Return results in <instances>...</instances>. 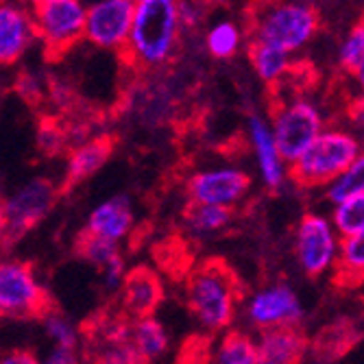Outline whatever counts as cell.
I'll return each mask as SVG.
<instances>
[{"instance_id": "30", "label": "cell", "mask_w": 364, "mask_h": 364, "mask_svg": "<svg viewBox=\"0 0 364 364\" xmlns=\"http://www.w3.org/2000/svg\"><path fill=\"white\" fill-rule=\"evenodd\" d=\"M44 334L53 343V347H61V349H79L83 341L81 329L68 316H63L57 310H53L44 318Z\"/></svg>"}, {"instance_id": "13", "label": "cell", "mask_w": 364, "mask_h": 364, "mask_svg": "<svg viewBox=\"0 0 364 364\" xmlns=\"http://www.w3.org/2000/svg\"><path fill=\"white\" fill-rule=\"evenodd\" d=\"M251 188V179L236 166H216L198 171L188 179L190 203L234 210Z\"/></svg>"}, {"instance_id": "15", "label": "cell", "mask_w": 364, "mask_h": 364, "mask_svg": "<svg viewBox=\"0 0 364 364\" xmlns=\"http://www.w3.org/2000/svg\"><path fill=\"white\" fill-rule=\"evenodd\" d=\"M122 314L131 321L153 316L164 299V282L151 267L129 269L124 284L118 292Z\"/></svg>"}, {"instance_id": "31", "label": "cell", "mask_w": 364, "mask_h": 364, "mask_svg": "<svg viewBox=\"0 0 364 364\" xmlns=\"http://www.w3.org/2000/svg\"><path fill=\"white\" fill-rule=\"evenodd\" d=\"M364 61V18H360L338 46V65L345 73H353Z\"/></svg>"}, {"instance_id": "10", "label": "cell", "mask_w": 364, "mask_h": 364, "mask_svg": "<svg viewBox=\"0 0 364 364\" xmlns=\"http://www.w3.org/2000/svg\"><path fill=\"white\" fill-rule=\"evenodd\" d=\"M245 316L259 332L279 327H299L304 321V306L299 294L288 284H269L247 296Z\"/></svg>"}, {"instance_id": "20", "label": "cell", "mask_w": 364, "mask_h": 364, "mask_svg": "<svg viewBox=\"0 0 364 364\" xmlns=\"http://www.w3.org/2000/svg\"><path fill=\"white\" fill-rule=\"evenodd\" d=\"M292 55L284 53L282 48H275L271 44H262V42H249V59L251 65L257 75L259 81L267 85H275L284 81L290 70H292Z\"/></svg>"}, {"instance_id": "28", "label": "cell", "mask_w": 364, "mask_h": 364, "mask_svg": "<svg viewBox=\"0 0 364 364\" xmlns=\"http://www.w3.org/2000/svg\"><path fill=\"white\" fill-rule=\"evenodd\" d=\"M364 194V149L362 153L351 161V166L332 183L325 188V198L332 205H338L351 196Z\"/></svg>"}, {"instance_id": "11", "label": "cell", "mask_w": 364, "mask_h": 364, "mask_svg": "<svg viewBox=\"0 0 364 364\" xmlns=\"http://www.w3.org/2000/svg\"><path fill=\"white\" fill-rule=\"evenodd\" d=\"M85 332L90 364H151L131 341V318L124 314L98 316Z\"/></svg>"}, {"instance_id": "36", "label": "cell", "mask_w": 364, "mask_h": 364, "mask_svg": "<svg viewBox=\"0 0 364 364\" xmlns=\"http://www.w3.org/2000/svg\"><path fill=\"white\" fill-rule=\"evenodd\" d=\"M179 16H181L183 28H194L203 20V11H198L192 3H179Z\"/></svg>"}, {"instance_id": "35", "label": "cell", "mask_w": 364, "mask_h": 364, "mask_svg": "<svg viewBox=\"0 0 364 364\" xmlns=\"http://www.w3.org/2000/svg\"><path fill=\"white\" fill-rule=\"evenodd\" d=\"M0 364H42V360L36 353H33L31 349L18 347V349H9L3 355V360H0Z\"/></svg>"}, {"instance_id": "18", "label": "cell", "mask_w": 364, "mask_h": 364, "mask_svg": "<svg viewBox=\"0 0 364 364\" xmlns=\"http://www.w3.org/2000/svg\"><path fill=\"white\" fill-rule=\"evenodd\" d=\"M310 349V343L299 327H279L259 332L257 360L259 364H299Z\"/></svg>"}, {"instance_id": "32", "label": "cell", "mask_w": 364, "mask_h": 364, "mask_svg": "<svg viewBox=\"0 0 364 364\" xmlns=\"http://www.w3.org/2000/svg\"><path fill=\"white\" fill-rule=\"evenodd\" d=\"M68 127L61 124L57 118H44L38 127V146L44 155H59L70 146Z\"/></svg>"}, {"instance_id": "19", "label": "cell", "mask_w": 364, "mask_h": 364, "mask_svg": "<svg viewBox=\"0 0 364 364\" xmlns=\"http://www.w3.org/2000/svg\"><path fill=\"white\" fill-rule=\"evenodd\" d=\"M114 153V140L107 136L87 138L75 144L65 161V186L73 188L90 177H94L109 161Z\"/></svg>"}, {"instance_id": "1", "label": "cell", "mask_w": 364, "mask_h": 364, "mask_svg": "<svg viewBox=\"0 0 364 364\" xmlns=\"http://www.w3.org/2000/svg\"><path fill=\"white\" fill-rule=\"evenodd\" d=\"M242 299L238 275L220 259H205L186 277V304L205 332H227Z\"/></svg>"}, {"instance_id": "5", "label": "cell", "mask_w": 364, "mask_h": 364, "mask_svg": "<svg viewBox=\"0 0 364 364\" xmlns=\"http://www.w3.org/2000/svg\"><path fill=\"white\" fill-rule=\"evenodd\" d=\"M31 16L48 57H59L85 40L87 5L81 0H36Z\"/></svg>"}, {"instance_id": "8", "label": "cell", "mask_w": 364, "mask_h": 364, "mask_svg": "<svg viewBox=\"0 0 364 364\" xmlns=\"http://www.w3.org/2000/svg\"><path fill=\"white\" fill-rule=\"evenodd\" d=\"M341 234L332 218L310 212L294 229V257L308 277H321L329 271H336L341 255Z\"/></svg>"}, {"instance_id": "34", "label": "cell", "mask_w": 364, "mask_h": 364, "mask_svg": "<svg viewBox=\"0 0 364 364\" xmlns=\"http://www.w3.org/2000/svg\"><path fill=\"white\" fill-rule=\"evenodd\" d=\"M42 364H83L79 349H61V347H53L44 358Z\"/></svg>"}, {"instance_id": "12", "label": "cell", "mask_w": 364, "mask_h": 364, "mask_svg": "<svg viewBox=\"0 0 364 364\" xmlns=\"http://www.w3.org/2000/svg\"><path fill=\"white\" fill-rule=\"evenodd\" d=\"M134 0H96L87 5L85 42L103 50L124 53L134 26Z\"/></svg>"}, {"instance_id": "33", "label": "cell", "mask_w": 364, "mask_h": 364, "mask_svg": "<svg viewBox=\"0 0 364 364\" xmlns=\"http://www.w3.org/2000/svg\"><path fill=\"white\" fill-rule=\"evenodd\" d=\"M16 94L22 98L24 103H40L42 98H44V83L38 75H33V73H22L18 79H16Z\"/></svg>"}, {"instance_id": "38", "label": "cell", "mask_w": 364, "mask_h": 364, "mask_svg": "<svg viewBox=\"0 0 364 364\" xmlns=\"http://www.w3.org/2000/svg\"><path fill=\"white\" fill-rule=\"evenodd\" d=\"M351 77H353V81H355V85L362 90V94H364V61L358 65V68L351 73Z\"/></svg>"}, {"instance_id": "7", "label": "cell", "mask_w": 364, "mask_h": 364, "mask_svg": "<svg viewBox=\"0 0 364 364\" xmlns=\"http://www.w3.org/2000/svg\"><path fill=\"white\" fill-rule=\"evenodd\" d=\"M59 190L50 179L36 177L20 186L3 201V240L5 245L22 240L55 208Z\"/></svg>"}, {"instance_id": "25", "label": "cell", "mask_w": 364, "mask_h": 364, "mask_svg": "<svg viewBox=\"0 0 364 364\" xmlns=\"http://www.w3.org/2000/svg\"><path fill=\"white\" fill-rule=\"evenodd\" d=\"M336 282L341 286L364 284V231L341 242V255L336 264Z\"/></svg>"}, {"instance_id": "37", "label": "cell", "mask_w": 364, "mask_h": 364, "mask_svg": "<svg viewBox=\"0 0 364 364\" xmlns=\"http://www.w3.org/2000/svg\"><path fill=\"white\" fill-rule=\"evenodd\" d=\"M349 116H351L353 124H355L360 131H364V94H360V96L355 98V101L351 103Z\"/></svg>"}, {"instance_id": "3", "label": "cell", "mask_w": 364, "mask_h": 364, "mask_svg": "<svg viewBox=\"0 0 364 364\" xmlns=\"http://www.w3.org/2000/svg\"><path fill=\"white\" fill-rule=\"evenodd\" d=\"M362 153L360 140L347 129L327 127L310 144V149L290 164V179L294 186L314 190L329 188Z\"/></svg>"}, {"instance_id": "9", "label": "cell", "mask_w": 364, "mask_h": 364, "mask_svg": "<svg viewBox=\"0 0 364 364\" xmlns=\"http://www.w3.org/2000/svg\"><path fill=\"white\" fill-rule=\"evenodd\" d=\"M271 129L275 134V142L288 164L299 159L310 144L323 134V114L321 109L306 98H290L282 101L273 109Z\"/></svg>"}, {"instance_id": "14", "label": "cell", "mask_w": 364, "mask_h": 364, "mask_svg": "<svg viewBox=\"0 0 364 364\" xmlns=\"http://www.w3.org/2000/svg\"><path fill=\"white\" fill-rule=\"evenodd\" d=\"M247 136L253 149V157L259 171V179L269 190H279L284 186V181L290 177V171L286 168L288 161L284 159L277 142H275V134L271 124L259 118V116H251L247 122Z\"/></svg>"}, {"instance_id": "17", "label": "cell", "mask_w": 364, "mask_h": 364, "mask_svg": "<svg viewBox=\"0 0 364 364\" xmlns=\"http://www.w3.org/2000/svg\"><path fill=\"white\" fill-rule=\"evenodd\" d=\"M134 225H136V214L131 198L127 194H114L90 212L85 231L92 236L120 245L134 231Z\"/></svg>"}, {"instance_id": "23", "label": "cell", "mask_w": 364, "mask_h": 364, "mask_svg": "<svg viewBox=\"0 0 364 364\" xmlns=\"http://www.w3.org/2000/svg\"><path fill=\"white\" fill-rule=\"evenodd\" d=\"M131 341L136 343V347L149 362L159 360L171 347V336L166 327L155 316L131 321Z\"/></svg>"}, {"instance_id": "27", "label": "cell", "mask_w": 364, "mask_h": 364, "mask_svg": "<svg viewBox=\"0 0 364 364\" xmlns=\"http://www.w3.org/2000/svg\"><path fill=\"white\" fill-rule=\"evenodd\" d=\"M245 42V31L234 20H218L205 33V48L216 59L234 57Z\"/></svg>"}, {"instance_id": "4", "label": "cell", "mask_w": 364, "mask_h": 364, "mask_svg": "<svg viewBox=\"0 0 364 364\" xmlns=\"http://www.w3.org/2000/svg\"><path fill=\"white\" fill-rule=\"evenodd\" d=\"M321 16L308 3H275L259 7L251 22L249 42L271 44L288 55L304 50L318 33Z\"/></svg>"}, {"instance_id": "24", "label": "cell", "mask_w": 364, "mask_h": 364, "mask_svg": "<svg viewBox=\"0 0 364 364\" xmlns=\"http://www.w3.org/2000/svg\"><path fill=\"white\" fill-rule=\"evenodd\" d=\"M231 220V210L190 203L183 214V227L192 238H208L223 231Z\"/></svg>"}, {"instance_id": "21", "label": "cell", "mask_w": 364, "mask_h": 364, "mask_svg": "<svg viewBox=\"0 0 364 364\" xmlns=\"http://www.w3.org/2000/svg\"><path fill=\"white\" fill-rule=\"evenodd\" d=\"M210 364H259L257 341L240 329H227L212 347Z\"/></svg>"}, {"instance_id": "2", "label": "cell", "mask_w": 364, "mask_h": 364, "mask_svg": "<svg viewBox=\"0 0 364 364\" xmlns=\"http://www.w3.org/2000/svg\"><path fill=\"white\" fill-rule=\"evenodd\" d=\"M179 3L175 0H136V16L122 57L136 68L155 70L166 65L181 38Z\"/></svg>"}, {"instance_id": "22", "label": "cell", "mask_w": 364, "mask_h": 364, "mask_svg": "<svg viewBox=\"0 0 364 364\" xmlns=\"http://www.w3.org/2000/svg\"><path fill=\"white\" fill-rule=\"evenodd\" d=\"M355 341H358L355 325L347 318H341L321 329V334L312 343V351L318 360L329 362V360L341 358Z\"/></svg>"}, {"instance_id": "26", "label": "cell", "mask_w": 364, "mask_h": 364, "mask_svg": "<svg viewBox=\"0 0 364 364\" xmlns=\"http://www.w3.org/2000/svg\"><path fill=\"white\" fill-rule=\"evenodd\" d=\"M77 253L81 259L92 264L98 273H103L105 269L114 267V264H118V262H124L118 242L92 236V234H87V231H83V234L77 238Z\"/></svg>"}, {"instance_id": "16", "label": "cell", "mask_w": 364, "mask_h": 364, "mask_svg": "<svg viewBox=\"0 0 364 364\" xmlns=\"http://www.w3.org/2000/svg\"><path fill=\"white\" fill-rule=\"evenodd\" d=\"M38 40L31 7L20 3L0 5V61L14 65Z\"/></svg>"}, {"instance_id": "29", "label": "cell", "mask_w": 364, "mask_h": 364, "mask_svg": "<svg viewBox=\"0 0 364 364\" xmlns=\"http://www.w3.org/2000/svg\"><path fill=\"white\" fill-rule=\"evenodd\" d=\"M332 223L341 238H349L364 231V194L351 196L332 208Z\"/></svg>"}, {"instance_id": "6", "label": "cell", "mask_w": 364, "mask_h": 364, "mask_svg": "<svg viewBox=\"0 0 364 364\" xmlns=\"http://www.w3.org/2000/svg\"><path fill=\"white\" fill-rule=\"evenodd\" d=\"M0 312L16 321H44L53 312L50 294L40 284L31 264L22 259L3 262L0 267Z\"/></svg>"}]
</instances>
